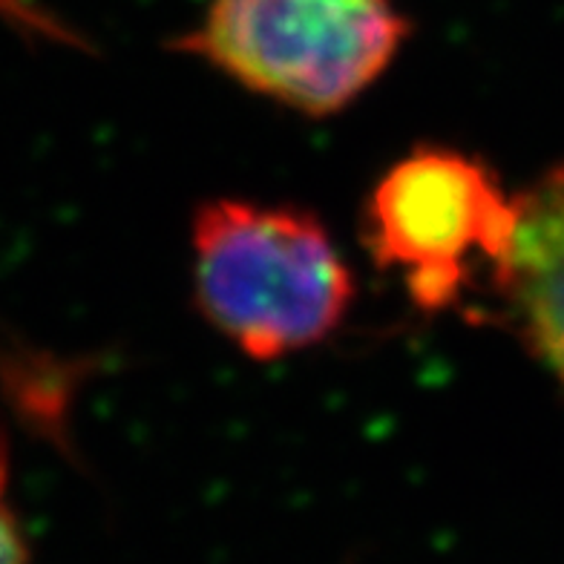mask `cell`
Instances as JSON below:
<instances>
[{
    "label": "cell",
    "mask_w": 564,
    "mask_h": 564,
    "mask_svg": "<svg viewBox=\"0 0 564 564\" xmlns=\"http://www.w3.org/2000/svg\"><path fill=\"white\" fill-rule=\"evenodd\" d=\"M191 242L199 312L253 360L312 349L349 314L351 271L308 210L210 199L196 210Z\"/></svg>",
    "instance_id": "6da1fadb"
},
{
    "label": "cell",
    "mask_w": 564,
    "mask_h": 564,
    "mask_svg": "<svg viewBox=\"0 0 564 564\" xmlns=\"http://www.w3.org/2000/svg\"><path fill=\"white\" fill-rule=\"evenodd\" d=\"M406 35L394 0H210L176 46L257 96L332 116L387 73Z\"/></svg>",
    "instance_id": "7a4b0ae2"
},
{
    "label": "cell",
    "mask_w": 564,
    "mask_h": 564,
    "mask_svg": "<svg viewBox=\"0 0 564 564\" xmlns=\"http://www.w3.org/2000/svg\"><path fill=\"white\" fill-rule=\"evenodd\" d=\"M519 228V196L492 167L453 148L412 150L392 164L366 205V246L380 268L403 271L421 308H444L476 262L496 276Z\"/></svg>",
    "instance_id": "3957f363"
},
{
    "label": "cell",
    "mask_w": 564,
    "mask_h": 564,
    "mask_svg": "<svg viewBox=\"0 0 564 564\" xmlns=\"http://www.w3.org/2000/svg\"><path fill=\"white\" fill-rule=\"evenodd\" d=\"M498 285L521 337L564 389V162L519 196V228Z\"/></svg>",
    "instance_id": "277c9868"
},
{
    "label": "cell",
    "mask_w": 564,
    "mask_h": 564,
    "mask_svg": "<svg viewBox=\"0 0 564 564\" xmlns=\"http://www.w3.org/2000/svg\"><path fill=\"white\" fill-rule=\"evenodd\" d=\"M0 564H30L23 530L3 498V467H0Z\"/></svg>",
    "instance_id": "5b68a950"
},
{
    "label": "cell",
    "mask_w": 564,
    "mask_h": 564,
    "mask_svg": "<svg viewBox=\"0 0 564 564\" xmlns=\"http://www.w3.org/2000/svg\"><path fill=\"white\" fill-rule=\"evenodd\" d=\"M0 9L9 12V9H18V0H0Z\"/></svg>",
    "instance_id": "8992f818"
}]
</instances>
